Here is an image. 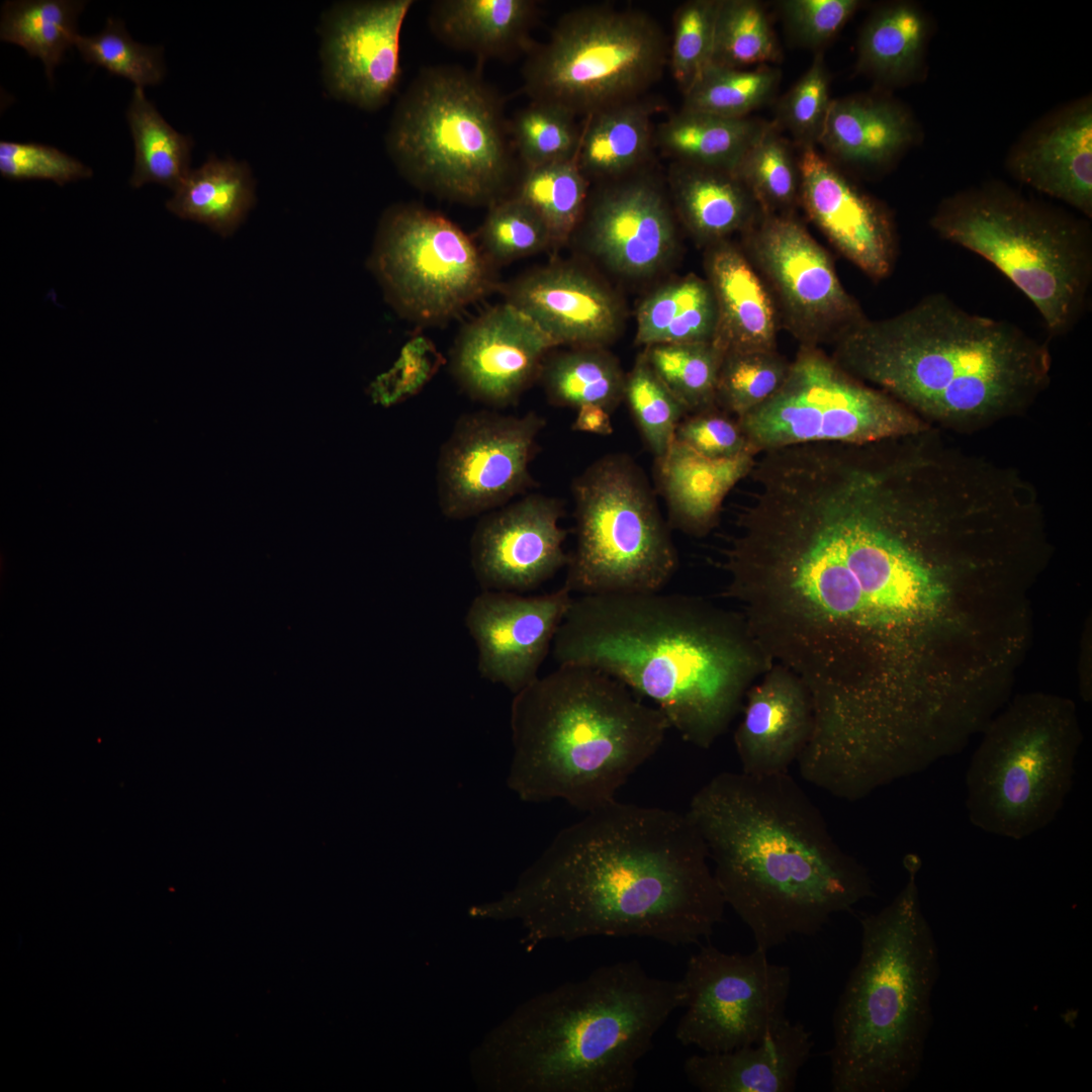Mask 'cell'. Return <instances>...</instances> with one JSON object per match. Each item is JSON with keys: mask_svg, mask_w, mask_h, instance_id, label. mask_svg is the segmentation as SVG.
<instances>
[{"mask_svg": "<svg viewBox=\"0 0 1092 1092\" xmlns=\"http://www.w3.org/2000/svg\"><path fill=\"white\" fill-rule=\"evenodd\" d=\"M743 235L744 253L800 346L832 345L867 318L829 254L792 214H761Z\"/></svg>", "mask_w": 1092, "mask_h": 1092, "instance_id": "cell-17", "label": "cell"}, {"mask_svg": "<svg viewBox=\"0 0 1092 1092\" xmlns=\"http://www.w3.org/2000/svg\"><path fill=\"white\" fill-rule=\"evenodd\" d=\"M661 108L641 97L585 117L575 160L587 180H613L645 167L655 144L652 116Z\"/></svg>", "mask_w": 1092, "mask_h": 1092, "instance_id": "cell-35", "label": "cell"}, {"mask_svg": "<svg viewBox=\"0 0 1092 1092\" xmlns=\"http://www.w3.org/2000/svg\"><path fill=\"white\" fill-rule=\"evenodd\" d=\"M737 526L726 595L769 663L803 682L819 719L917 697L932 620L951 584L986 566L930 490L850 459L777 478Z\"/></svg>", "mask_w": 1092, "mask_h": 1092, "instance_id": "cell-1", "label": "cell"}, {"mask_svg": "<svg viewBox=\"0 0 1092 1092\" xmlns=\"http://www.w3.org/2000/svg\"><path fill=\"white\" fill-rule=\"evenodd\" d=\"M893 900L860 919V951L832 1017L833 1092H901L918 1077L932 1025L938 947L917 883L921 861Z\"/></svg>", "mask_w": 1092, "mask_h": 1092, "instance_id": "cell-8", "label": "cell"}, {"mask_svg": "<svg viewBox=\"0 0 1092 1092\" xmlns=\"http://www.w3.org/2000/svg\"><path fill=\"white\" fill-rule=\"evenodd\" d=\"M755 461L756 455L750 452L732 458H707L673 440L667 452L656 459L668 526L694 537L709 534L717 525L725 497L750 474Z\"/></svg>", "mask_w": 1092, "mask_h": 1092, "instance_id": "cell-31", "label": "cell"}, {"mask_svg": "<svg viewBox=\"0 0 1092 1092\" xmlns=\"http://www.w3.org/2000/svg\"><path fill=\"white\" fill-rule=\"evenodd\" d=\"M717 322L710 284L706 278L688 274L662 283L641 300L635 342L644 347L713 342Z\"/></svg>", "mask_w": 1092, "mask_h": 1092, "instance_id": "cell-37", "label": "cell"}, {"mask_svg": "<svg viewBox=\"0 0 1092 1092\" xmlns=\"http://www.w3.org/2000/svg\"><path fill=\"white\" fill-rule=\"evenodd\" d=\"M254 200V182L248 167L210 156L189 172L166 207L183 219L203 223L228 237L243 222Z\"/></svg>", "mask_w": 1092, "mask_h": 1092, "instance_id": "cell-38", "label": "cell"}, {"mask_svg": "<svg viewBox=\"0 0 1092 1092\" xmlns=\"http://www.w3.org/2000/svg\"><path fill=\"white\" fill-rule=\"evenodd\" d=\"M934 29L917 3L879 5L864 22L857 41V70L885 91L927 78V51Z\"/></svg>", "mask_w": 1092, "mask_h": 1092, "instance_id": "cell-33", "label": "cell"}, {"mask_svg": "<svg viewBox=\"0 0 1092 1092\" xmlns=\"http://www.w3.org/2000/svg\"><path fill=\"white\" fill-rule=\"evenodd\" d=\"M668 54L662 28L647 13L584 6L563 14L549 38L529 52L523 90L531 101L587 117L643 97Z\"/></svg>", "mask_w": 1092, "mask_h": 1092, "instance_id": "cell-12", "label": "cell"}, {"mask_svg": "<svg viewBox=\"0 0 1092 1092\" xmlns=\"http://www.w3.org/2000/svg\"><path fill=\"white\" fill-rule=\"evenodd\" d=\"M555 347L530 318L504 302L460 331L450 354V370L472 399L507 407L539 378Z\"/></svg>", "mask_w": 1092, "mask_h": 1092, "instance_id": "cell-24", "label": "cell"}, {"mask_svg": "<svg viewBox=\"0 0 1092 1092\" xmlns=\"http://www.w3.org/2000/svg\"><path fill=\"white\" fill-rule=\"evenodd\" d=\"M684 997L638 961L599 967L521 1003L472 1050V1077L492 1092H630Z\"/></svg>", "mask_w": 1092, "mask_h": 1092, "instance_id": "cell-6", "label": "cell"}, {"mask_svg": "<svg viewBox=\"0 0 1092 1092\" xmlns=\"http://www.w3.org/2000/svg\"><path fill=\"white\" fill-rule=\"evenodd\" d=\"M368 265L389 305L419 326L444 324L500 286L475 240L417 204L386 210Z\"/></svg>", "mask_w": 1092, "mask_h": 1092, "instance_id": "cell-15", "label": "cell"}, {"mask_svg": "<svg viewBox=\"0 0 1092 1092\" xmlns=\"http://www.w3.org/2000/svg\"><path fill=\"white\" fill-rule=\"evenodd\" d=\"M985 727L966 772L969 819L987 833L1023 839L1056 819L1072 790L1082 740L1074 706L1021 697Z\"/></svg>", "mask_w": 1092, "mask_h": 1092, "instance_id": "cell-11", "label": "cell"}, {"mask_svg": "<svg viewBox=\"0 0 1092 1092\" xmlns=\"http://www.w3.org/2000/svg\"><path fill=\"white\" fill-rule=\"evenodd\" d=\"M738 421L755 455L810 443L863 444L933 428L811 346H800L777 393Z\"/></svg>", "mask_w": 1092, "mask_h": 1092, "instance_id": "cell-14", "label": "cell"}, {"mask_svg": "<svg viewBox=\"0 0 1092 1092\" xmlns=\"http://www.w3.org/2000/svg\"><path fill=\"white\" fill-rule=\"evenodd\" d=\"M588 185L573 158L526 169L515 195L538 214L550 234L552 248H558L570 241L582 216Z\"/></svg>", "mask_w": 1092, "mask_h": 1092, "instance_id": "cell-42", "label": "cell"}, {"mask_svg": "<svg viewBox=\"0 0 1092 1092\" xmlns=\"http://www.w3.org/2000/svg\"><path fill=\"white\" fill-rule=\"evenodd\" d=\"M846 372L934 428H985L1027 408L1051 381L1049 346L1015 324L970 312L937 292L832 344Z\"/></svg>", "mask_w": 1092, "mask_h": 1092, "instance_id": "cell-5", "label": "cell"}, {"mask_svg": "<svg viewBox=\"0 0 1092 1092\" xmlns=\"http://www.w3.org/2000/svg\"><path fill=\"white\" fill-rule=\"evenodd\" d=\"M643 354L688 415L717 406L724 352L714 342L652 345Z\"/></svg>", "mask_w": 1092, "mask_h": 1092, "instance_id": "cell-43", "label": "cell"}, {"mask_svg": "<svg viewBox=\"0 0 1092 1092\" xmlns=\"http://www.w3.org/2000/svg\"><path fill=\"white\" fill-rule=\"evenodd\" d=\"M674 440L711 459L754 454L738 419L718 406L687 415L676 428Z\"/></svg>", "mask_w": 1092, "mask_h": 1092, "instance_id": "cell-56", "label": "cell"}, {"mask_svg": "<svg viewBox=\"0 0 1092 1092\" xmlns=\"http://www.w3.org/2000/svg\"><path fill=\"white\" fill-rule=\"evenodd\" d=\"M791 969L767 952L728 953L708 943L692 954L680 979L685 1009L675 1038L703 1053L760 1041L788 1017Z\"/></svg>", "mask_w": 1092, "mask_h": 1092, "instance_id": "cell-16", "label": "cell"}, {"mask_svg": "<svg viewBox=\"0 0 1092 1092\" xmlns=\"http://www.w3.org/2000/svg\"><path fill=\"white\" fill-rule=\"evenodd\" d=\"M488 207L475 241L494 268L552 248L550 234L542 219L515 194L500 198Z\"/></svg>", "mask_w": 1092, "mask_h": 1092, "instance_id": "cell-48", "label": "cell"}, {"mask_svg": "<svg viewBox=\"0 0 1092 1092\" xmlns=\"http://www.w3.org/2000/svg\"><path fill=\"white\" fill-rule=\"evenodd\" d=\"M544 425L535 413L515 417L479 411L459 418L437 462L443 515L463 520L486 514L532 486L529 465Z\"/></svg>", "mask_w": 1092, "mask_h": 1092, "instance_id": "cell-18", "label": "cell"}, {"mask_svg": "<svg viewBox=\"0 0 1092 1092\" xmlns=\"http://www.w3.org/2000/svg\"><path fill=\"white\" fill-rule=\"evenodd\" d=\"M445 362L435 345L425 336L413 337L401 349L398 359L370 386L374 402L396 404L419 393Z\"/></svg>", "mask_w": 1092, "mask_h": 1092, "instance_id": "cell-54", "label": "cell"}, {"mask_svg": "<svg viewBox=\"0 0 1092 1092\" xmlns=\"http://www.w3.org/2000/svg\"><path fill=\"white\" fill-rule=\"evenodd\" d=\"M734 174L748 188L762 214L790 215L799 201L798 159L774 122L748 150Z\"/></svg>", "mask_w": 1092, "mask_h": 1092, "instance_id": "cell-45", "label": "cell"}, {"mask_svg": "<svg viewBox=\"0 0 1092 1092\" xmlns=\"http://www.w3.org/2000/svg\"><path fill=\"white\" fill-rule=\"evenodd\" d=\"M80 0H8L1 8L0 39L23 48L40 59L47 78L77 37L78 16L85 7Z\"/></svg>", "mask_w": 1092, "mask_h": 1092, "instance_id": "cell-41", "label": "cell"}, {"mask_svg": "<svg viewBox=\"0 0 1092 1092\" xmlns=\"http://www.w3.org/2000/svg\"><path fill=\"white\" fill-rule=\"evenodd\" d=\"M576 545L563 586L571 594L657 592L678 565L670 527L628 456L607 455L572 485Z\"/></svg>", "mask_w": 1092, "mask_h": 1092, "instance_id": "cell-13", "label": "cell"}, {"mask_svg": "<svg viewBox=\"0 0 1092 1092\" xmlns=\"http://www.w3.org/2000/svg\"><path fill=\"white\" fill-rule=\"evenodd\" d=\"M923 136L911 109L881 90L832 100L819 144L841 162L876 171L894 165Z\"/></svg>", "mask_w": 1092, "mask_h": 1092, "instance_id": "cell-29", "label": "cell"}, {"mask_svg": "<svg viewBox=\"0 0 1092 1092\" xmlns=\"http://www.w3.org/2000/svg\"><path fill=\"white\" fill-rule=\"evenodd\" d=\"M829 74L822 54H817L805 74L781 99L778 127L788 129L801 147H814L821 138L831 104Z\"/></svg>", "mask_w": 1092, "mask_h": 1092, "instance_id": "cell-53", "label": "cell"}, {"mask_svg": "<svg viewBox=\"0 0 1092 1092\" xmlns=\"http://www.w3.org/2000/svg\"><path fill=\"white\" fill-rule=\"evenodd\" d=\"M813 1044L811 1031L787 1018L758 1042L689 1057L684 1073L702 1092H792Z\"/></svg>", "mask_w": 1092, "mask_h": 1092, "instance_id": "cell-28", "label": "cell"}, {"mask_svg": "<svg viewBox=\"0 0 1092 1092\" xmlns=\"http://www.w3.org/2000/svg\"><path fill=\"white\" fill-rule=\"evenodd\" d=\"M577 410L572 425L574 431L608 436L613 433L610 412L598 404H584Z\"/></svg>", "mask_w": 1092, "mask_h": 1092, "instance_id": "cell-58", "label": "cell"}, {"mask_svg": "<svg viewBox=\"0 0 1092 1092\" xmlns=\"http://www.w3.org/2000/svg\"><path fill=\"white\" fill-rule=\"evenodd\" d=\"M713 863L726 905L768 951L813 936L875 895L868 869L835 840L819 808L789 772L723 771L685 812Z\"/></svg>", "mask_w": 1092, "mask_h": 1092, "instance_id": "cell-3", "label": "cell"}, {"mask_svg": "<svg viewBox=\"0 0 1092 1092\" xmlns=\"http://www.w3.org/2000/svg\"><path fill=\"white\" fill-rule=\"evenodd\" d=\"M500 96L475 72L424 69L399 99L387 151L415 187L470 205L508 196L513 144Z\"/></svg>", "mask_w": 1092, "mask_h": 1092, "instance_id": "cell-10", "label": "cell"}, {"mask_svg": "<svg viewBox=\"0 0 1092 1092\" xmlns=\"http://www.w3.org/2000/svg\"><path fill=\"white\" fill-rule=\"evenodd\" d=\"M564 586L536 597L484 589L471 603L466 627L478 650V670L517 694L538 676L571 603Z\"/></svg>", "mask_w": 1092, "mask_h": 1092, "instance_id": "cell-23", "label": "cell"}, {"mask_svg": "<svg viewBox=\"0 0 1092 1092\" xmlns=\"http://www.w3.org/2000/svg\"><path fill=\"white\" fill-rule=\"evenodd\" d=\"M0 174L10 180L47 179L63 186L90 178L93 172L57 148L37 143L1 141Z\"/></svg>", "mask_w": 1092, "mask_h": 1092, "instance_id": "cell-55", "label": "cell"}, {"mask_svg": "<svg viewBox=\"0 0 1092 1092\" xmlns=\"http://www.w3.org/2000/svg\"><path fill=\"white\" fill-rule=\"evenodd\" d=\"M781 79L767 65L736 69L710 64L684 93L682 109L727 118H743L767 102Z\"/></svg>", "mask_w": 1092, "mask_h": 1092, "instance_id": "cell-44", "label": "cell"}, {"mask_svg": "<svg viewBox=\"0 0 1092 1092\" xmlns=\"http://www.w3.org/2000/svg\"><path fill=\"white\" fill-rule=\"evenodd\" d=\"M719 5L720 0H690L674 11L668 62L682 94L711 63Z\"/></svg>", "mask_w": 1092, "mask_h": 1092, "instance_id": "cell-52", "label": "cell"}, {"mask_svg": "<svg viewBox=\"0 0 1092 1092\" xmlns=\"http://www.w3.org/2000/svg\"><path fill=\"white\" fill-rule=\"evenodd\" d=\"M743 717L734 733L742 772L769 776L789 772L812 730L809 694L803 682L771 664L746 695Z\"/></svg>", "mask_w": 1092, "mask_h": 1092, "instance_id": "cell-27", "label": "cell"}, {"mask_svg": "<svg viewBox=\"0 0 1092 1092\" xmlns=\"http://www.w3.org/2000/svg\"><path fill=\"white\" fill-rule=\"evenodd\" d=\"M74 46L86 63L128 79L135 87L158 85L165 76L163 47L133 40L122 20L109 17L101 32L78 34Z\"/></svg>", "mask_w": 1092, "mask_h": 1092, "instance_id": "cell-51", "label": "cell"}, {"mask_svg": "<svg viewBox=\"0 0 1092 1092\" xmlns=\"http://www.w3.org/2000/svg\"><path fill=\"white\" fill-rule=\"evenodd\" d=\"M125 116L134 145L130 186L157 183L175 191L191 171V138L164 119L144 88H134Z\"/></svg>", "mask_w": 1092, "mask_h": 1092, "instance_id": "cell-40", "label": "cell"}, {"mask_svg": "<svg viewBox=\"0 0 1092 1092\" xmlns=\"http://www.w3.org/2000/svg\"><path fill=\"white\" fill-rule=\"evenodd\" d=\"M860 5L857 0H785L779 3L789 34L818 48L831 39Z\"/></svg>", "mask_w": 1092, "mask_h": 1092, "instance_id": "cell-57", "label": "cell"}, {"mask_svg": "<svg viewBox=\"0 0 1092 1092\" xmlns=\"http://www.w3.org/2000/svg\"><path fill=\"white\" fill-rule=\"evenodd\" d=\"M539 378L549 401L558 406L598 404L611 413L624 398L626 375L607 348L579 347L548 354Z\"/></svg>", "mask_w": 1092, "mask_h": 1092, "instance_id": "cell-39", "label": "cell"}, {"mask_svg": "<svg viewBox=\"0 0 1092 1092\" xmlns=\"http://www.w3.org/2000/svg\"><path fill=\"white\" fill-rule=\"evenodd\" d=\"M670 728L618 678L558 664L515 694L508 788L524 802L562 800L589 812L616 800Z\"/></svg>", "mask_w": 1092, "mask_h": 1092, "instance_id": "cell-7", "label": "cell"}, {"mask_svg": "<svg viewBox=\"0 0 1092 1092\" xmlns=\"http://www.w3.org/2000/svg\"><path fill=\"white\" fill-rule=\"evenodd\" d=\"M624 398L648 448L656 459L661 458L688 413L653 371L643 352L626 375Z\"/></svg>", "mask_w": 1092, "mask_h": 1092, "instance_id": "cell-50", "label": "cell"}, {"mask_svg": "<svg viewBox=\"0 0 1092 1092\" xmlns=\"http://www.w3.org/2000/svg\"><path fill=\"white\" fill-rule=\"evenodd\" d=\"M513 148L526 169L575 158L580 139L576 116L544 102L531 101L509 123Z\"/></svg>", "mask_w": 1092, "mask_h": 1092, "instance_id": "cell-49", "label": "cell"}, {"mask_svg": "<svg viewBox=\"0 0 1092 1092\" xmlns=\"http://www.w3.org/2000/svg\"><path fill=\"white\" fill-rule=\"evenodd\" d=\"M781 51L766 11L754 0H720L711 63L746 69L780 59Z\"/></svg>", "mask_w": 1092, "mask_h": 1092, "instance_id": "cell-46", "label": "cell"}, {"mask_svg": "<svg viewBox=\"0 0 1092 1092\" xmlns=\"http://www.w3.org/2000/svg\"><path fill=\"white\" fill-rule=\"evenodd\" d=\"M706 248V280L718 312L713 342L724 353L777 350L779 312L766 284L744 251L729 239Z\"/></svg>", "mask_w": 1092, "mask_h": 1092, "instance_id": "cell-30", "label": "cell"}, {"mask_svg": "<svg viewBox=\"0 0 1092 1092\" xmlns=\"http://www.w3.org/2000/svg\"><path fill=\"white\" fill-rule=\"evenodd\" d=\"M676 219L665 188L643 167L589 191L569 242L615 276L648 279L677 252Z\"/></svg>", "mask_w": 1092, "mask_h": 1092, "instance_id": "cell-19", "label": "cell"}, {"mask_svg": "<svg viewBox=\"0 0 1092 1092\" xmlns=\"http://www.w3.org/2000/svg\"><path fill=\"white\" fill-rule=\"evenodd\" d=\"M1005 169L1020 183L1092 217V95L1046 111L1009 148Z\"/></svg>", "mask_w": 1092, "mask_h": 1092, "instance_id": "cell-26", "label": "cell"}, {"mask_svg": "<svg viewBox=\"0 0 1092 1092\" xmlns=\"http://www.w3.org/2000/svg\"><path fill=\"white\" fill-rule=\"evenodd\" d=\"M552 647L558 664L597 668L653 701L704 749L771 665L739 613L661 590L572 598Z\"/></svg>", "mask_w": 1092, "mask_h": 1092, "instance_id": "cell-4", "label": "cell"}, {"mask_svg": "<svg viewBox=\"0 0 1092 1092\" xmlns=\"http://www.w3.org/2000/svg\"><path fill=\"white\" fill-rule=\"evenodd\" d=\"M768 124L681 108L659 124L655 143L675 162L734 173Z\"/></svg>", "mask_w": 1092, "mask_h": 1092, "instance_id": "cell-36", "label": "cell"}, {"mask_svg": "<svg viewBox=\"0 0 1092 1092\" xmlns=\"http://www.w3.org/2000/svg\"><path fill=\"white\" fill-rule=\"evenodd\" d=\"M562 504L530 494L483 515L470 541L479 584L490 590L523 592L552 577L568 563L559 526Z\"/></svg>", "mask_w": 1092, "mask_h": 1092, "instance_id": "cell-22", "label": "cell"}, {"mask_svg": "<svg viewBox=\"0 0 1092 1092\" xmlns=\"http://www.w3.org/2000/svg\"><path fill=\"white\" fill-rule=\"evenodd\" d=\"M929 225L982 257L1033 304L1051 338L1074 330L1092 286L1090 219L991 179L943 197Z\"/></svg>", "mask_w": 1092, "mask_h": 1092, "instance_id": "cell-9", "label": "cell"}, {"mask_svg": "<svg viewBox=\"0 0 1092 1092\" xmlns=\"http://www.w3.org/2000/svg\"><path fill=\"white\" fill-rule=\"evenodd\" d=\"M413 5V0H383L334 7L323 43L332 93L368 110L388 101L399 80L400 32Z\"/></svg>", "mask_w": 1092, "mask_h": 1092, "instance_id": "cell-21", "label": "cell"}, {"mask_svg": "<svg viewBox=\"0 0 1092 1092\" xmlns=\"http://www.w3.org/2000/svg\"><path fill=\"white\" fill-rule=\"evenodd\" d=\"M726 904L686 813L614 800L560 830L499 897L471 918L517 922L530 949L549 940L709 939Z\"/></svg>", "mask_w": 1092, "mask_h": 1092, "instance_id": "cell-2", "label": "cell"}, {"mask_svg": "<svg viewBox=\"0 0 1092 1092\" xmlns=\"http://www.w3.org/2000/svg\"><path fill=\"white\" fill-rule=\"evenodd\" d=\"M667 182L676 218L706 247L746 232L762 214L732 172L672 161Z\"/></svg>", "mask_w": 1092, "mask_h": 1092, "instance_id": "cell-32", "label": "cell"}, {"mask_svg": "<svg viewBox=\"0 0 1092 1092\" xmlns=\"http://www.w3.org/2000/svg\"><path fill=\"white\" fill-rule=\"evenodd\" d=\"M505 302L530 318L557 346L600 347L622 334L621 296L577 261H553L500 284Z\"/></svg>", "mask_w": 1092, "mask_h": 1092, "instance_id": "cell-20", "label": "cell"}, {"mask_svg": "<svg viewBox=\"0 0 1092 1092\" xmlns=\"http://www.w3.org/2000/svg\"><path fill=\"white\" fill-rule=\"evenodd\" d=\"M790 362L777 350L725 352L716 387V405L741 418L772 397Z\"/></svg>", "mask_w": 1092, "mask_h": 1092, "instance_id": "cell-47", "label": "cell"}, {"mask_svg": "<svg viewBox=\"0 0 1092 1092\" xmlns=\"http://www.w3.org/2000/svg\"><path fill=\"white\" fill-rule=\"evenodd\" d=\"M801 201L807 215L848 261L875 281L895 264L897 241L888 209L860 190L814 147L798 159Z\"/></svg>", "mask_w": 1092, "mask_h": 1092, "instance_id": "cell-25", "label": "cell"}, {"mask_svg": "<svg viewBox=\"0 0 1092 1092\" xmlns=\"http://www.w3.org/2000/svg\"><path fill=\"white\" fill-rule=\"evenodd\" d=\"M538 13L532 0H439L429 24L445 44L478 59L509 58L530 52V30Z\"/></svg>", "mask_w": 1092, "mask_h": 1092, "instance_id": "cell-34", "label": "cell"}]
</instances>
